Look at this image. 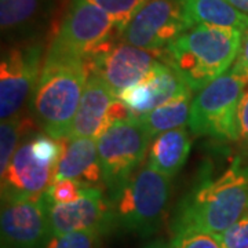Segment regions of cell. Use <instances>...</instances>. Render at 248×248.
Listing matches in <instances>:
<instances>
[{"instance_id":"cell-1","label":"cell","mask_w":248,"mask_h":248,"mask_svg":"<svg viewBox=\"0 0 248 248\" xmlns=\"http://www.w3.org/2000/svg\"><path fill=\"white\" fill-rule=\"evenodd\" d=\"M248 208V166L236 159L218 177L205 175L181 202L171 223L174 236L187 231L222 234Z\"/></svg>"},{"instance_id":"cell-2","label":"cell","mask_w":248,"mask_h":248,"mask_svg":"<svg viewBox=\"0 0 248 248\" xmlns=\"http://www.w3.org/2000/svg\"><path fill=\"white\" fill-rule=\"evenodd\" d=\"M243 35L244 32L233 28H189L163 50V60L179 73L189 89L200 91L236 62Z\"/></svg>"},{"instance_id":"cell-3","label":"cell","mask_w":248,"mask_h":248,"mask_svg":"<svg viewBox=\"0 0 248 248\" xmlns=\"http://www.w3.org/2000/svg\"><path fill=\"white\" fill-rule=\"evenodd\" d=\"M89 76V62L84 60H45L32 95V110L48 137L68 138Z\"/></svg>"},{"instance_id":"cell-4","label":"cell","mask_w":248,"mask_h":248,"mask_svg":"<svg viewBox=\"0 0 248 248\" xmlns=\"http://www.w3.org/2000/svg\"><path fill=\"white\" fill-rule=\"evenodd\" d=\"M170 179L148 164L138 170L120 190L109 196L112 229L140 237L155 234L169 210Z\"/></svg>"},{"instance_id":"cell-5","label":"cell","mask_w":248,"mask_h":248,"mask_svg":"<svg viewBox=\"0 0 248 248\" xmlns=\"http://www.w3.org/2000/svg\"><path fill=\"white\" fill-rule=\"evenodd\" d=\"M120 39L115 21L90 0H72L46 58H76L89 61Z\"/></svg>"},{"instance_id":"cell-6","label":"cell","mask_w":248,"mask_h":248,"mask_svg":"<svg viewBox=\"0 0 248 248\" xmlns=\"http://www.w3.org/2000/svg\"><path fill=\"white\" fill-rule=\"evenodd\" d=\"M248 79L233 68L196 94L187 127L196 135L239 140V105Z\"/></svg>"},{"instance_id":"cell-7","label":"cell","mask_w":248,"mask_h":248,"mask_svg":"<svg viewBox=\"0 0 248 248\" xmlns=\"http://www.w3.org/2000/svg\"><path fill=\"white\" fill-rule=\"evenodd\" d=\"M62 155V140L47 134L27 137L1 175V200L40 197L54 182Z\"/></svg>"},{"instance_id":"cell-8","label":"cell","mask_w":248,"mask_h":248,"mask_svg":"<svg viewBox=\"0 0 248 248\" xmlns=\"http://www.w3.org/2000/svg\"><path fill=\"white\" fill-rule=\"evenodd\" d=\"M151 138L137 119L113 123L97 140L102 182L115 195L138 171L149 151Z\"/></svg>"},{"instance_id":"cell-9","label":"cell","mask_w":248,"mask_h":248,"mask_svg":"<svg viewBox=\"0 0 248 248\" xmlns=\"http://www.w3.org/2000/svg\"><path fill=\"white\" fill-rule=\"evenodd\" d=\"M43 42L36 39L16 40L3 50L0 62V116L7 120L21 113L39 81Z\"/></svg>"},{"instance_id":"cell-10","label":"cell","mask_w":248,"mask_h":248,"mask_svg":"<svg viewBox=\"0 0 248 248\" xmlns=\"http://www.w3.org/2000/svg\"><path fill=\"white\" fill-rule=\"evenodd\" d=\"M1 248H46L53 237L47 195L1 200Z\"/></svg>"},{"instance_id":"cell-11","label":"cell","mask_w":248,"mask_h":248,"mask_svg":"<svg viewBox=\"0 0 248 248\" xmlns=\"http://www.w3.org/2000/svg\"><path fill=\"white\" fill-rule=\"evenodd\" d=\"M160 60H163V50H145L120 40L105 47L87 62L90 73L98 76L119 97L140 83Z\"/></svg>"},{"instance_id":"cell-12","label":"cell","mask_w":248,"mask_h":248,"mask_svg":"<svg viewBox=\"0 0 248 248\" xmlns=\"http://www.w3.org/2000/svg\"><path fill=\"white\" fill-rule=\"evenodd\" d=\"M186 29L179 0H148L124 28L120 39L145 50L161 51Z\"/></svg>"},{"instance_id":"cell-13","label":"cell","mask_w":248,"mask_h":248,"mask_svg":"<svg viewBox=\"0 0 248 248\" xmlns=\"http://www.w3.org/2000/svg\"><path fill=\"white\" fill-rule=\"evenodd\" d=\"M134 119L112 90L90 73L68 138L98 140L116 122Z\"/></svg>"},{"instance_id":"cell-14","label":"cell","mask_w":248,"mask_h":248,"mask_svg":"<svg viewBox=\"0 0 248 248\" xmlns=\"http://www.w3.org/2000/svg\"><path fill=\"white\" fill-rule=\"evenodd\" d=\"M48 218L53 236L90 229L104 234L112 231L110 200L99 186L87 187L83 196L72 203L58 204L48 200Z\"/></svg>"},{"instance_id":"cell-15","label":"cell","mask_w":248,"mask_h":248,"mask_svg":"<svg viewBox=\"0 0 248 248\" xmlns=\"http://www.w3.org/2000/svg\"><path fill=\"white\" fill-rule=\"evenodd\" d=\"M190 93L179 73L167 62L159 61L140 83L123 91L119 99L138 120L153 109Z\"/></svg>"},{"instance_id":"cell-16","label":"cell","mask_w":248,"mask_h":248,"mask_svg":"<svg viewBox=\"0 0 248 248\" xmlns=\"http://www.w3.org/2000/svg\"><path fill=\"white\" fill-rule=\"evenodd\" d=\"M73 179L86 187L102 182L97 140L63 138L62 155L54 172V181Z\"/></svg>"},{"instance_id":"cell-17","label":"cell","mask_w":248,"mask_h":248,"mask_svg":"<svg viewBox=\"0 0 248 248\" xmlns=\"http://www.w3.org/2000/svg\"><path fill=\"white\" fill-rule=\"evenodd\" d=\"M51 0H0V27L13 42L36 39L51 14Z\"/></svg>"},{"instance_id":"cell-18","label":"cell","mask_w":248,"mask_h":248,"mask_svg":"<svg viewBox=\"0 0 248 248\" xmlns=\"http://www.w3.org/2000/svg\"><path fill=\"white\" fill-rule=\"evenodd\" d=\"M186 28L197 25L233 28L248 31V14L236 9L228 0H179Z\"/></svg>"},{"instance_id":"cell-19","label":"cell","mask_w":248,"mask_h":248,"mask_svg":"<svg viewBox=\"0 0 248 248\" xmlns=\"http://www.w3.org/2000/svg\"><path fill=\"white\" fill-rule=\"evenodd\" d=\"M192 140L185 127L174 128L152 140L146 164L166 177H174L190 153Z\"/></svg>"},{"instance_id":"cell-20","label":"cell","mask_w":248,"mask_h":248,"mask_svg":"<svg viewBox=\"0 0 248 248\" xmlns=\"http://www.w3.org/2000/svg\"><path fill=\"white\" fill-rule=\"evenodd\" d=\"M190 107V94H186L141 116L138 122L141 123L152 141L160 134L179 127H185V124L189 123Z\"/></svg>"},{"instance_id":"cell-21","label":"cell","mask_w":248,"mask_h":248,"mask_svg":"<svg viewBox=\"0 0 248 248\" xmlns=\"http://www.w3.org/2000/svg\"><path fill=\"white\" fill-rule=\"evenodd\" d=\"M35 124L31 119H27L21 113L1 120L0 125V175L9 167L10 161L17 151L18 142L27 137L28 131L33 130Z\"/></svg>"},{"instance_id":"cell-22","label":"cell","mask_w":248,"mask_h":248,"mask_svg":"<svg viewBox=\"0 0 248 248\" xmlns=\"http://www.w3.org/2000/svg\"><path fill=\"white\" fill-rule=\"evenodd\" d=\"M99 9H102L109 17L115 21L116 27L119 28L120 35L137 11L148 0H90Z\"/></svg>"},{"instance_id":"cell-23","label":"cell","mask_w":248,"mask_h":248,"mask_svg":"<svg viewBox=\"0 0 248 248\" xmlns=\"http://www.w3.org/2000/svg\"><path fill=\"white\" fill-rule=\"evenodd\" d=\"M102 232L90 229L53 236L46 248H101Z\"/></svg>"},{"instance_id":"cell-24","label":"cell","mask_w":248,"mask_h":248,"mask_svg":"<svg viewBox=\"0 0 248 248\" xmlns=\"http://www.w3.org/2000/svg\"><path fill=\"white\" fill-rule=\"evenodd\" d=\"M172 246L174 248H223L221 234L204 231L178 233L172 239Z\"/></svg>"},{"instance_id":"cell-25","label":"cell","mask_w":248,"mask_h":248,"mask_svg":"<svg viewBox=\"0 0 248 248\" xmlns=\"http://www.w3.org/2000/svg\"><path fill=\"white\" fill-rule=\"evenodd\" d=\"M87 187L73 179H58L54 181L48 190L46 192L51 203L65 204L76 202L80 199Z\"/></svg>"},{"instance_id":"cell-26","label":"cell","mask_w":248,"mask_h":248,"mask_svg":"<svg viewBox=\"0 0 248 248\" xmlns=\"http://www.w3.org/2000/svg\"><path fill=\"white\" fill-rule=\"evenodd\" d=\"M223 248H248V208L221 234Z\"/></svg>"},{"instance_id":"cell-27","label":"cell","mask_w":248,"mask_h":248,"mask_svg":"<svg viewBox=\"0 0 248 248\" xmlns=\"http://www.w3.org/2000/svg\"><path fill=\"white\" fill-rule=\"evenodd\" d=\"M237 122H239V140L248 145V81L240 99Z\"/></svg>"},{"instance_id":"cell-28","label":"cell","mask_w":248,"mask_h":248,"mask_svg":"<svg viewBox=\"0 0 248 248\" xmlns=\"http://www.w3.org/2000/svg\"><path fill=\"white\" fill-rule=\"evenodd\" d=\"M234 71H237L241 75H244L248 79V31L243 35V42H241V48H240L237 61L232 66Z\"/></svg>"},{"instance_id":"cell-29","label":"cell","mask_w":248,"mask_h":248,"mask_svg":"<svg viewBox=\"0 0 248 248\" xmlns=\"http://www.w3.org/2000/svg\"><path fill=\"white\" fill-rule=\"evenodd\" d=\"M142 248H174L172 246V241H166L163 239L153 240L151 243H148L146 246H143Z\"/></svg>"},{"instance_id":"cell-30","label":"cell","mask_w":248,"mask_h":248,"mask_svg":"<svg viewBox=\"0 0 248 248\" xmlns=\"http://www.w3.org/2000/svg\"><path fill=\"white\" fill-rule=\"evenodd\" d=\"M231 4H233L236 9H239L240 11L248 14V0H228Z\"/></svg>"}]
</instances>
